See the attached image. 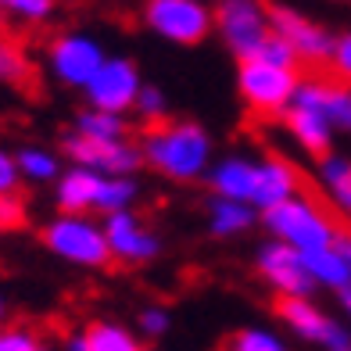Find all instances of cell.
I'll use <instances>...</instances> for the list:
<instances>
[{"label":"cell","instance_id":"obj_1","mask_svg":"<svg viewBox=\"0 0 351 351\" xmlns=\"http://www.w3.org/2000/svg\"><path fill=\"white\" fill-rule=\"evenodd\" d=\"M204 180H208L212 194L247 201L258 212L273 208V204L294 197L301 190L298 169L280 154H258V158L254 154H226V158H215Z\"/></svg>","mask_w":351,"mask_h":351},{"label":"cell","instance_id":"obj_2","mask_svg":"<svg viewBox=\"0 0 351 351\" xmlns=\"http://www.w3.org/2000/svg\"><path fill=\"white\" fill-rule=\"evenodd\" d=\"M140 151H143V165H151L158 176L176 180V183L201 180V176H208V169L215 162L208 130L190 119L154 122L140 136Z\"/></svg>","mask_w":351,"mask_h":351},{"label":"cell","instance_id":"obj_3","mask_svg":"<svg viewBox=\"0 0 351 351\" xmlns=\"http://www.w3.org/2000/svg\"><path fill=\"white\" fill-rule=\"evenodd\" d=\"M262 222H265L269 237H276V241L298 247L301 254L330 247V244H337V237H341V226H337V219H333V212L326 208L323 201L301 194V190L294 197H287V201L273 204V208H265Z\"/></svg>","mask_w":351,"mask_h":351},{"label":"cell","instance_id":"obj_4","mask_svg":"<svg viewBox=\"0 0 351 351\" xmlns=\"http://www.w3.org/2000/svg\"><path fill=\"white\" fill-rule=\"evenodd\" d=\"M43 244L54 258L79 269H101L111 262L104 219H93L90 212H58L43 226Z\"/></svg>","mask_w":351,"mask_h":351},{"label":"cell","instance_id":"obj_5","mask_svg":"<svg viewBox=\"0 0 351 351\" xmlns=\"http://www.w3.org/2000/svg\"><path fill=\"white\" fill-rule=\"evenodd\" d=\"M301 86L298 65H276L265 58H247L241 61L237 72V93L254 115H283L291 108L294 93Z\"/></svg>","mask_w":351,"mask_h":351},{"label":"cell","instance_id":"obj_6","mask_svg":"<svg viewBox=\"0 0 351 351\" xmlns=\"http://www.w3.org/2000/svg\"><path fill=\"white\" fill-rule=\"evenodd\" d=\"M143 25L165 43L194 47L215 33V11L208 0H147Z\"/></svg>","mask_w":351,"mask_h":351},{"label":"cell","instance_id":"obj_7","mask_svg":"<svg viewBox=\"0 0 351 351\" xmlns=\"http://www.w3.org/2000/svg\"><path fill=\"white\" fill-rule=\"evenodd\" d=\"M215 33L226 43V51L241 61L254 58L262 43L273 36V19H269L265 0H219L215 8Z\"/></svg>","mask_w":351,"mask_h":351},{"label":"cell","instance_id":"obj_8","mask_svg":"<svg viewBox=\"0 0 351 351\" xmlns=\"http://www.w3.org/2000/svg\"><path fill=\"white\" fill-rule=\"evenodd\" d=\"M104 43L90 33H61L47 43V72L69 90H83L104 65Z\"/></svg>","mask_w":351,"mask_h":351},{"label":"cell","instance_id":"obj_9","mask_svg":"<svg viewBox=\"0 0 351 351\" xmlns=\"http://www.w3.org/2000/svg\"><path fill=\"white\" fill-rule=\"evenodd\" d=\"M269 19H273V33L287 40V47L294 51L298 65H326L330 61L337 33H330L308 11H301L294 4H269Z\"/></svg>","mask_w":351,"mask_h":351},{"label":"cell","instance_id":"obj_10","mask_svg":"<svg viewBox=\"0 0 351 351\" xmlns=\"http://www.w3.org/2000/svg\"><path fill=\"white\" fill-rule=\"evenodd\" d=\"M254 269H258V276L265 280V287L276 298H308V294L319 291L312 273H308V265H305V254L291 244L276 241V237H269L258 247Z\"/></svg>","mask_w":351,"mask_h":351},{"label":"cell","instance_id":"obj_11","mask_svg":"<svg viewBox=\"0 0 351 351\" xmlns=\"http://www.w3.org/2000/svg\"><path fill=\"white\" fill-rule=\"evenodd\" d=\"M280 319L294 337L308 341L323 351H351V326L333 319L308 298H280Z\"/></svg>","mask_w":351,"mask_h":351},{"label":"cell","instance_id":"obj_12","mask_svg":"<svg viewBox=\"0 0 351 351\" xmlns=\"http://www.w3.org/2000/svg\"><path fill=\"white\" fill-rule=\"evenodd\" d=\"M140 90H143V75H140V69L133 65V61L122 58V54H108L104 65L97 69V75L83 86L90 108L119 111V115L136 108Z\"/></svg>","mask_w":351,"mask_h":351},{"label":"cell","instance_id":"obj_13","mask_svg":"<svg viewBox=\"0 0 351 351\" xmlns=\"http://www.w3.org/2000/svg\"><path fill=\"white\" fill-rule=\"evenodd\" d=\"M104 237L111 258L122 265H147L162 254V237L151 230L133 208H119L104 215Z\"/></svg>","mask_w":351,"mask_h":351},{"label":"cell","instance_id":"obj_14","mask_svg":"<svg viewBox=\"0 0 351 351\" xmlns=\"http://www.w3.org/2000/svg\"><path fill=\"white\" fill-rule=\"evenodd\" d=\"M65 154L72 158V165L93 169L101 176H133L143 165L140 143H133L130 136L125 140H86L79 133H69Z\"/></svg>","mask_w":351,"mask_h":351},{"label":"cell","instance_id":"obj_15","mask_svg":"<svg viewBox=\"0 0 351 351\" xmlns=\"http://www.w3.org/2000/svg\"><path fill=\"white\" fill-rule=\"evenodd\" d=\"M280 119H283L287 133H291V140L298 143L301 151H308V154H315V158L326 154V151H333L337 125L330 122V115L323 111V104H319L305 86H298L291 108H287Z\"/></svg>","mask_w":351,"mask_h":351},{"label":"cell","instance_id":"obj_16","mask_svg":"<svg viewBox=\"0 0 351 351\" xmlns=\"http://www.w3.org/2000/svg\"><path fill=\"white\" fill-rule=\"evenodd\" d=\"M315 183H319V190H323V197L330 201V208L351 219V158L337 154V151L319 154Z\"/></svg>","mask_w":351,"mask_h":351},{"label":"cell","instance_id":"obj_17","mask_svg":"<svg viewBox=\"0 0 351 351\" xmlns=\"http://www.w3.org/2000/svg\"><path fill=\"white\" fill-rule=\"evenodd\" d=\"M101 172L72 165L58 176V208L61 212H97V194H101Z\"/></svg>","mask_w":351,"mask_h":351},{"label":"cell","instance_id":"obj_18","mask_svg":"<svg viewBox=\"0 0 351 351\" xmlns=\"http://www.w3.org/2000/svg\"><path fill=\"white\" fill-rule=\"evenodd\" d=\"M262 212L247 201H237V197H222V194H212L208 201V233L219 237V241H230V237H244L254 219Z\"/></svg>","mask_w":351,"mask_h":351},{"label":"cell","instance_id":"obj_19","mask_svg":"<svg viewBox=\"0 0 351 351\" xmlns=\"http://www.w3.org/2000/svg\"><path fill=\"white\" fill-rule=\"evenodd\" d=\"M301 86L323 104L330 122L337 125V133L351 136V83H341V79H301Z\"/></svg>","mask_w":351,"mask_h":351},{"label":"cell","instance_id":"obj_20","mask_svg":"<svg viewBox=\"0 0 351 351\" xmlns=\"http://www.w3.org/2000/svg\"><path fill=\"white\" fill-rule=\"evenodd\" d=\"M305 265H308V273H312L319 291H333V294H337L344 283H351V265H348L344 251L337 244L319 247V251H305Z\"/></svg>","mask_w":351,"mask_h":351},{"label":"cell","instance_id":"obj_21","mask_svg":"<svg viewBox=\"0 0 351 351\" xmlns=\"http://www.w3.org/2000/svg\"><path fill=\"white\" fill-rule=\"evenodd\" d=\"M79 136L86 140H125L130 136V122H125V115H119V111H104V108H83L75 115V130Z\"/></svg>","mask_w":351,"mask_h":351},{"label":"cell","instance_id":"obj_22","mask_svg":"<svg viewBox=\"0 0 351 351\" xmlns=\"http://www.w3.org/2000/svg\"><path fill=\"white\" fill-rule=\"evenodd\" d=\"M14 158H19L22 180H29V183H58V176L65 172L61 169V158L54 151H47V147H36V143L22 147Z\"/></svg>","mask_w":351,"mask_h":351},{"label":"cell","instance_id":"obj_23","mask_svg":"<svg viewBox=\"0 0 351 351\" xmlns=\"http://www.w3.org/2000/svg\"><path fill=\"white\" fill-rule=\"evenodd\" d=\"M140 197V183L136 176H104L101 180V194H97V212H119V208H133V201Z\"/></svg>","mask_w":351,"mask_h":351},{"label":"cell","instance_id":"obj_24","mask_svg":"<svg viewBox=\"0 0 351 351\" xmlns=\"http://www.w3.org/2000/svg\"><path fill=\"white\" fill-rule=\"evenodd\" d=\"M86 341H90V351H143L133 330H125L122 323H108V319L86 330Z\"/></svg>","mask_w":351,"mask_h":351},{"label":"cell","instance_id":"obj_25","mask_svg":"<svg viewBox=\"0 0 351 351\" xmlns=\"http://www.w3.org/2000/svg\"><path fill=\"white\" fill-rule=\"evenodd\" d=\"M226 348L230 351H291L287 341L280 337L276 330H269V326H244V330H237Z\"/></svg>","mask_w":351,"mask_h":351},{"label":"cell","instance_id":"obj_26","mask_svg":"<svg viewBox=\"0 0 351 351\" xmlns=\"http://www.w3.org/2000/svg\"><path fill=\"white\" fill-rule=\"evenodd\" d=\"M29 79V58L11 36L0 33V83L8 86H22Z\"/></svg>","mask_w":351,"mask_h":351},{"label":"cell","instance_id":"obj_27","mask_svg":"<svg viewBox=\"0 0 351 351\" xmlns=\"http://www.w3.org/2000/svg\"><path fill=\"white\" fill-rule=\"evenodd\" d=\"M58 0H0V14H8L14 22L25 25H43L54 19Z\"/></svg>","mask_w":351,"mask_h":351},{"label":"cell","instance_id":"obj_28","mask_svg":"<svg viewBox=\"0 0 351 351\" xmlns=\"http://www.w3.org/2000/svg\"><path fill=\"white\" fill-rule=\"evenodd\" d=\"M136 115L143 119V122H165V115H169V97H165V90L162 86H151V83H143V90H140V97H136Z\"/></svg>","mask_w":351,"mask_h":351},{"label":"cell","instance_id":"obj_29","mask_svg":"<svg viewBox=\"0 0 351 351\" xmlns=\"http://www.w3.org/2000/svg\"><path fill=\"white\" fill-rule=\"evenodd\" d=\"M0 351H47L43 337L29 326H0Z\"/></svg>","mask_w":351,"mask_h":351},{"label":"cell","instance_id":"obj_30","mask_svg":"<svg viewBox=\"0 0 351 351\" xmlns=\"http://www.w3.org/2000/svg\"><path fill=\"white\" fill-rule=\"evenodd\" d=\"M330 72L333 79H341V83H351V25L341 29L337 36H333V51H330Z\"/></svg>","mask_w":351,"mask_h":351},{"label":"cell","instance_id":"obj_31","mask_svg":"<svg viewBox=\"0 0 351 351\" xmlns=\"http://www.w3.org/2000/svg\"><path fill=\"white\" fill-rule=\"evenodd\" d=\"M136 326H140L143 337H165V333L172 330V315H169L165 305H147V308H140Z\"/></svg>","mask_w":351,"mask_h":351},{"label":"cell","instance_id":"obj_32","mask_svg":"<svg viewBox=\"0 0 351 351\" xmlns=\"http://www.w3.org/2000/svg\"><path fill=\"white\" fill-rule=\"evenodd\" d=\"M19 183H22V172H19V158L11 151L0 147V197L8 194H19Z\"/></svg>","mask_w":351,"mask_h":351},{"label":"cell","instance_id":"obj_33","mask_svg":"<svg viewBox=\"0 0 351 351\" xmlns=\"http://www.w3.org/2000/svg\"><path fill=\"white\" fill-rule=\"evenodd\" d=\"M254 58H265V61H276V65H298V58H294V51L287 47V40H280L276 33L269 36L265 43H262V51L254 54Z\"/></svg>","mask_w":351,"mask_h":351},{"label":"cell","instance_id":"obj_34","mask_svg":"<svg viewBox=\"0 0 351 351\" xmlns=\"http://www.w3.org/2000/svg\"><path fill=\"white\" fill-rule=\"evenodd\" d=\"M22 219H25V208H22L19 194H8V197H0V230H14Z\"/></svg>","mask_w":351,"mask_h":351},{"label":"cell","instance_id":"obj_35","mask_svg":"<svg viewBox=\"0 0 351 351\" xmlns=\"http://www.w3.org/2000/svg\"><path fill=\"white\" fill-rule=\"evenodd\" d=\"M61 351H90L86 330H83V333H72V337H65V344H61Z\"/></svg>","mask_w":351,"mask_h":351},{"label":"cell","instance_id":"obj_36","mask_svg":"<svg viewBox=\"0 0 351 351\" xmlns=\"http://www.w3.org/2000/svg\"><path fill=\"white\" fill-rule=\"evenodd\" d=\"M337 305H341L344 319H348V323H351V283H344L341 291H337Z\"/></svg>","mask_w":351,"mask_h":351},{"label":"cell","instance_id":"obj_37","mask_svg":"<svg viewBox=\"0 0 351 351\" xmlns=\"http://www.w3.org/2000/svg\"><path fill=\"white\" fill-rule=\"evenodd\" d=\"M337 247L344 251V258H348V265H351V233H348V230H341V237H337Z\"/></svg>","mask_w":351,"mask_h":351},{"label":"cell","instance_id":"obj_38","mask_svg":"<svg viewBox=\"0 0 351 351\" xmlns=\"http://www.w3.org/2000/svg\"><path fill=\"white\" fill-rule=\"evenodd\" d=\"M4 319H8V298H4V291H0V326H4Z\"/></svg>","mask_w":351,"mask_h":351},{"label":"cell","instance_id":"obj_39","mask_svg":"<svg viewBox=\"0 0 351 351\" xmlns=\"http://www.w3.org/2000/svg\"><path fill=\"white\" fill-rule=\"evenodd\" d=\"M341 4H348V8H351V0H341Z\"/></svg>","mask_w":351,"mask_h":351}]
</instances>
